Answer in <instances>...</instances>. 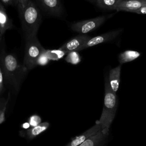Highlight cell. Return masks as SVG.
I'll return each mask as SVG.
<instances>
[{
  "instance_id": "1",
  "label": "cell",
  "mask_w": 146,
  "mask_h": 146,
  "mask_svg": "<svg viewBox=\"0 0 146 146\" xmlns=\"http://www.w3.org/2000/svg\"><path fill=\"white\" fill-rule=\"evenodd\" d=\"M1 68L5 79L18 90L28 71L12 54H6L3 56Z\"/></svg>"
},
{
  "instance_id": "2",
  "label": "cell",
  "mask_w": 146,
  "mask_h": 146,
  "mask_svg": "<svg viewBox=\"0 0 146 146\" xmlns=\"http://www.w3.org/2000/svg\"><path fill=\"white\" fill-rule=\"evenodd\" d=\"M18 11L25 40L36 36L41 21V15L35 3L30 0L24 9Z\"/></svg>"
},
{
  "instance_id": "3",
  "label": "cell",
  "mask_w": 146,
  "mask_h": 146,
  "mask_svg": "<svg viewBox=\"0 0 146 146\" xmlns=\"http://www.w3.org/2000/svg\"><path fill=\"white\" fill-rule=\"evenodd\" d=\"M104 104L102 115L98 120L102 129H110L111 125L115 118L118 106V99L115 92L111 89L108 78H106L104 86Z\"/></svg>"
},
{
  "instance_id": "4",
  "label": "cell",
  "mask_w": 146,
  "mask_h": 146,
  "mask_svg": "<svg viewBox=\"0 0 146 146\" xmlns=\"http://www.w3.org/2000/svg\"><path fill=\"white\" fill-rule=\"evenodd\" d=\"M44 49L36 36L25 40L23 65L27 71L33 69L37 66L38 59Z\"/></svg>"
},
{
  "instance_id": "5",
  "label": "cell",
  "mask_w": 146,
  "mask_h": 146,
  "mask_svg": "<svg viewBox=\"0 0 146 146\" xmlns=\"http://www.w3.org/2000/svg\"><path fill=\"white\" fill-rule=\"evenodd\" d=\"M113 15L114 14L112 13L107 15H102L94 18L75 22L71 25L70 27L74 31L80 34H86L98 29Z\"/></svg>"
},
{
  "instance_id": "6",
  "label": "cell",
  "mask_w": 146,
  "mask_h": 146,
  "mask_svg": "<svg viewBox=\"0 0 146 146\" xmlns=\"http://www.w3.org/2000/svg\"><path fill=\"white\" fill-rule=\"evenodd\" d=\"M123 31V29H117L116 30H113L110 31L108 33L101 34L100 35L96 36L93 38L89 39L86 43H84L78 49L77 51H79L83 49L89 48L95 45L108 42L109 41L112 40L118 36Z\"/></svg>"
},
{
  "instance_id": "7",
  "label": "cell",
  "mask_w": 146,
  "mask_h": 146,
  "mask_svg": "<svg viewBox=\"0 0 146 146\" xmlns=\"http://www.w3.org/2000/svg\"><path fill=\"white\" fill-rule=\"evenodd\" d=\"M90 38L91 37L87 35L80 34L63 44L59 49L64 51L67 54L71 51H77L78 49Z\"/></svg>"
},
{
  "instance_id": "8",
  "label": "cell",
  "mask_w": 146,
  "mask_h": 146,
  "mask_svg": "<svg viewBox=\"0 0 146 146\" xmlns=\"http://www.w3.org/2000/svg\"><path fill=\"white\" fill-rule=\"evenodd\" d=\"M102 129V126L99 123V121L98 120L92 127L88 129L87 131H86L80 135L77 136L74 138L72 139L71 141L65 146H79L83 142H84L87 139L97 133Z\"/></svg>"
},
{
  "instance_id": "9",
  "label": "cell",
  "mask_w": 146,
  "mask_h": 146,
  "mask_svg": "<svg viewBox=\"0 0 146 146\" xmlns=\"http://www.w3.org/2000/svg\"><path fill=\"white\" fill-rule=\"evenodd\" d=\"M43 9L49 14L59 16L63 13L62 5L60 0H38Z\"/></svg>"
},
{
  "instance_id": "10",
  "label": "cell",
  "mask_w": 146,
  "mask_h": 146,
  "mask_svg": "<svg viewBox=\"0 0 146 146\" xmlns=\"http://www.w3.org/2000/svg\"><path fill=\"white\" fill-rule=\"evenodd\" d=\"M110 129L103 128L97 133L87 139L79 146H99L103 143L109 135Z\"/></svg>"
},
{
  "instance_id": "11",
  "label": "cell",
  "mask_w": 146,
  "mask_h": 146,
  "mask_svg": "<svg viewBox=\"0 0 146 146\" xmlns=\"http://www.w3.org/2000/svg\"><path fill=\"white\" fill-rule=\"evenodd\" d=\"M144 6H146V0H122L116 11L133 13Z\"/></svg>"
},
{
  "instance_id": "12",
  "label": "cell",
  "mask_w": 146,
  "mask_h": 146,
  "mask_svg": "<svg viewBox=\"0 0 146 146\" xmlns=\"http://www.w3.org/2000/svg\"><path fill=\"white\" fill-rule=\"evenodd\" d=\"M121 64L110 70L108 82L111 89L114 92H116L119 89L120 81V72Z\"/></svg>"
},
{
  "instance_id": "13",
  "label": "cell",
  "mask_w": 146,
  "mask_h": 146,
  "mask_svg": "<svg viewBox=\"0 0 146 146\" xmlns=\"http://www.w3.org/2000/svg\"><path fill=\"white\" fill-rule=\"evenodd\" d=\"M13 27L11 20L9 18L2 2L0 3V32L3 36L5 32Z\"/></svg>"
},
{
  "instance_id": "14",
  "label": "cell",
  "mask_w": 146,
  "mask_h": 146,
  "mask_svg": "<svg viewBox=\"0 0 146 146\" xmlns=\"http://www.w3.org/2000/svg\"><path fill=\"white\" fill-rule=\"evenodd\" d=\"M49 123L45 121L40 123L38 125L28 128L26 131V134L29 139H32L39 135H40L43 132L45 131L49 127Z\"/></svg>"
},
{
  "instance_id": "15",
  "label": "cell",
  "mask_w": 146,
  "mask_h": 146,
  "mask_svg": "<svg viewBox=\"0 0 146 146\" xmlns=\"http://www.w3.org/2000/svg\"><path fill=\"white\" fill-rule=\"evenodd\" d=\"M140 55L141 54L137 51L126 50L122 52L119 55V62L120 63V64L129 62L138 58L140 56Z\"/></svg>"
},
{
  "instance_id": "16",
  "label": "cell",
  "mask_w": 146,
  "mask_h": 146,
  "mask_svg": "<svg viewBox=\"0 0 146 146\" xmlns=\"http://www.w3.org/2000/svg\"><path fill=\"white\" fill-rule=\"evenodd\" d=\"M122 0H96V5L100 9L108 10H116Z\"/></svg>"
},
{
  "instance_id": "17",
  "label": "cell",
  "mask_w": 146,
  "mask_h": 146,
  "mask_svg": "<svg viewBox=\"0 0 146 146\" xmlns=\"http://www.w3.org/2000/svg\"><path fill=\"white\" fill-rule=\"evenodd\" d=\"M78 52V51H74L67 53V55L65 58L66 62L72 64H78L81 60V58Z\"/></svg>"
},
{
  "instance_id": "18",
  "label": "cell",
  "mask_w": 146,
  "mask_h": 146,
  "mask_svg": "<svg viewBox=\"0 0 146 146\" xmlns=\"http://www.w3.org/2000/svg\"><path fill=\"white\" fill-rule=\"evenodd\" d=\"M46 52L50 60H57L62 58L65 54H67L64 51L58 49V50H47Z\"/></svg>"
},
{
  "instance_id": "19",
  "label": "cell",
  "mask_w": 146,
  "mask_h": 146,
  "mask_svg": "<svg viewBox=\"0 0 146 146\" xmlns=\"http://www.w3.org/2000/svg\"><path fill=\"white\" fill-rule=\"evenodd\" d=\"M49 62H50V60L46 52V50L44 49L38 59L37 63H36L37 66L39 65L41 66H44L47 64Z\"/></svg>"
},
{
  "instance_id": "20",
  "label": "cell",
  "mask_w": 146,
  "mask_h": 146,
  "mask_svg": "<svg viewBox=\"0 0 146 146\" xmlns=\"http://www.w3.org/2000/svg\"><path fill=\"white\" fill-rule=\"evenodd\" d=\"M28 122H29L30 125L31 127H33L36 126L37 125H38L39 124H40L41 123V119L39 116L34 115L29 117Z\"/></svg>"
},
{
  "instance_id": "21",
  "label": "cell",
  "mask_w": 146,
  "mask_h": 146,
  "mask_svg": "<svg viewBox=\"0 0 146 146\" xmlns=\"http://www.w3.org/2000/svg\"><path fill=\"white\" fill-rule=\"evenodd\" d=\"M30 1V0H18V5H17L18 10H21L24 9L26 6V5L28 4Z\"/></svg>"
},
{
  "instance_id": "22",
  "label": "cell",
  "mask_w": 146,
  "mask_h": 146,
  "mask_svg": "<svg viewBox=\"0 0 146 146\" xmlns=\"http://www.w3.org/2000/svg\"><path fill=\"white\" fill-rule=\"evenodd\" d=\"M2 3L5 6L17 5L18 0H0Z\"/></svg>"
},
{
  "instance_id": "23",
  "label": "cell",
  "mask_w": 146,
  "mask_h": 146,
  "mask_svg": "<svg viewBox=\"0 0 146 146\" xmlns=\"http://www.w3.org/2000/svg\"><path fill=\"white\" fill-rule=\"evenodd\" d=\"M3 74L1 66H0V94L2 92L3 88Z\"/></svg>"
},
{
  "instance_id": "24",
  "label": "cell",
  "mask_w": 146,
  "mask_h": 146,
  "mask_svg": "<svg viewBox=\"0 0 146 146\" xmlns=\"http://www.w3.org/2000/svg\"><path fill=\"white\" fill-rule=\"evenodd\" d=\"M6 106H5L4 107L3 111L0 113V124L2 123L5 120V111H6Z\"/></svg>"
},
{
  "instance_id": "25",
  "label": "cell",
  "mask_w": 146,
  "mask_h": 146,
  "mask_svg": "<svg viewBox=\"0 0 146 146\" xmlns=\"http://www.w3.org/2000/svg\"><path fill=\"white\" fill-rule=\"evenodd\" d=\"M8 99H7V100H4V99H0V113H1L2 112V111H3V109L4 107L7 105Z\"/></svg>"
},
{
  "instance_id": "26",
  "label": "cell",
  "mask_w": 146,
  "mask_h": 146,
  "mask_svg": "<svg viewBox=\"0 0 146 146\" xmlns=\"http://www.w3.org/2000/svg\"><path fill=\"white\" fill-rule=\"evenodd\" d=\"M133 13L139 14H146V6H144L140 9L135 11Z\"/></svg>"
},
{
  "instance_id": "27",
  "label": "cell",
  "mask_w": 146,
  "mask_h": 146,
  "mask_svg": "<svg viewBox=\"0 0 146 146\" xmlns=\"http://www.w3.org/2000/svg\"><path fill=\"white\" fill-rule=\"evenodd\" d=\"M30 126V125L29 122H27V123H24V124H23V125H22V127H23V128H29Z\"/></svg>"
},
{
  "instance_id": "28",
  "label": "cell",
  "mask_w": 146,
  "mask_h": 146,
  "mask_svg": "<svg viewBox=\"0 0 146 146\" xmlns=\"http://www.w3.org/2000/svg\"><path fill=\"white\" fill-rule=\"evenodd\" d=\"M87 1L91 3H95L96 1V0H87Z\"/></svg>"
},
{
  "instance_id": "29",
  "label": "cell",
  "mask_w": 146,
  "mask_h": 146,
  "mask_svg": "<svg viewBox=\"0 0 146 146\" xmlns=\"http://www.w3.org/2000/svg\"><path fill=\"white\" fill-rule=\"evenodd\" d=\"M1 1H0V3H1ZM2 37H3V36L1 35V32H0V42L1 41V40H2Z\"/></svg>"
}]
</instances>
